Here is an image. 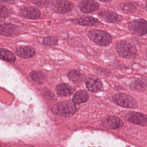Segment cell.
I'll use <instances>...</instances> for the list:
<instances>
[{
    "mask_svg": "<svg viewBox=\"0 0 147 147\" xmlns=\"http://www.w3.org/2000/svg\"><path fill=\"white\" fill-rule=\"evenodd\" d=\"M116 50L119 56L127 59L134 58L137 52L134 45L125 40H121L117 42Z\"/></svg>",
    "mask_w": 147,
    "mask_h": 147,
    "instance_id": "obj_1",
    "label": "cell"
},
{
    "mask_svg": "<svg viewBox=\"0 0 147 147\" xmlns=\"http://www.w3.org/2000/svg\"><path fill=\"white\" fill-rule=\"evenodd\" d=\"M76 107L75 103L70 101H63L60 102L53 107V112L60 117H68L75 113Z\"/></svg>",
    "mask_w": 147,
    "mask_h": 147,
    "instance_id": "obj_2",
    "label": "cell"
},
{
    "mask_svg": "<svg viewBox=\"0 0 147 147\" xmlns=\"http://www.w3.org/2000/svg\"><path fill=\"white\" fill-rule=\"evenodd\" d=\"M88 37L92 41L100 46H107L112 41L111 35L101 30H91L88 33Z\"/></svg>",
    "mask_w": 147,
    "mask_h": 147,
    "instance_id": "obj_3",
    "label": "cell"
},
{
    "mask_svg": "<svg viewBox=\"0 0 147 147\" xmlns=\"http://www.w3.org/2000/svg\"><path fill=\"white\" fill-rule=\"evenodd\" d=\"M113 101L117 105L125 108L134 109L137 107L136 100L130 95L125 93H118L113 95Z\"/></svg>",
    "mask_w": 147,
    "mask_h": 147,
    "instance_id": "obj_4",
    "label": "cell"
},
{
    "mask_svg": "<svg viewBox=\"0 0 147 147\" xmlns=\"http://www.w3.org/2000/svg\"><path fill=\"white\" fill-rule=\"evenodd\" d=\"M129 30L137 36L147 34V21L144 19L134 20L128 24Z\"/></svg>",
    "mask_w": 147,
    "mask_h": 147,
    "instance_id": "obj_5",
    "label": "cell"
},
{
    "mask_svg": "<svg viewBox=\"0 0 147 147\" xmlns=\"http://www.w3.org/2000/svg\"><path fill=\"white\" fill-rule=\"evenodd\" d=\"M126 119L133 124L140 126H147V117L141 113L129 112L125 115Z\"/></svg>",
    "mask_w": 147,
    "mask_h": 147,
    "instance_id": "obj_6",
    "label": "cell"
},
{
    "mask_svg": "<svg viewBox=\"0 0 147 147\" xmlns=\"http://www.w3.org/2000/svg\"><path fill=\"white\" fill-rule=\"evenodd\" d=\"M72 4L67 0H55L53 1L51 8L56 13H66L72 9Z\"/></svg>",
    "mask_w": 147,
    "mask_h": 147,
    "instance_id": "obj_7",
    "label": "cell"
},
{
    "mask_svg": "<svg viewBox=\"0 0 147 147\" xmlns=\"http://www.w3.org/2000/svg\"><path fill=\"white\" fill-rule=\"evenodd\" d=\"M87 88L90 91L96 92L103 90V85L100 80L95 75H89L85 81Z\"/></svg>",
    "mask_w": 147,
    "mask_h": 147,
    "instance_id": "obj_8",
    "label": "cell"
},
{
    "mask_svg": "<svg viewBox=\"0 0 147 147\" xmlns=\"http://www.w3.org/2000/svg\"><path fill=\"white\" fill-rule=\"evenodd\" d=\"M99 3L94 0H83L79 5V9L84 13H90L99 9Z\"/></svg>",
    "mask_w": 147,
    "mask_h": 147,
    "instance_id": "obj_9",
    "label": "cell"
},
{
    "mask_svg": "<svg viewBox=\"0 0 147 147\" xmlns=\"http://www.w3.org/2000/svg\"><path fill=\"white\" fill-rule=\"evenodd\" d=\"M20 31V28L11 24H3L0 25V34L5 36L17 35Z\"/></svg>",
    "mask_w": 147,
    "mask_h": 147,
    "instance_id": "obj_10",
    "label": "cell"
},
{
    "mask_svg": "<svg viewBox=\"0 0 147 147\" xmlns=\"http://www.w3.org/2000/svg\"><path fill=\"white\" fill-rule=\"evenodd\" d=\"M40 14V11L34 7H25L20 10L21 16L26 19H38Z\"/></svg>",
    "mask_w": 147,
    "mask_h": 147,
    "instance_id": "obj_11",
    "label": "cell"
},
{
    "mask_svg": "<svg viewBox=\"0 0 147 147\" xmlns=\"http://www.w3.org/2000/svg\"><path fill=\"white\" fill-rule=\"evenodd\" d=\"M131 90L141 92L147 90V76H144L132 81L130 84Z\"/></svg>",
    "mask_w": 147,
    "mask_h": 147,
    "instance_id": "obj_12",
    "label": "cell"
},
{
    "mask_svg": "<svg viewBox=\"0 0 147 147\" xmlns=\"http://www.w3.org/2000/svg\"><path fill=\"white\" fill-rule=\"evenodd\" d=\"M98 16L101 20L108 23H115L119 20V17L117 13L109 10L99 13Z\"/></svg>",
    "mask_w": 147,
    "mask_h": 147,
    "instance_id": "obj_13",
    "label": "cell"
},
{
    "mask_svg": "<svg viewBox=\"0 0 147 147\" xmlns=\"http://www.w3.org/2000/svg\"><path fill=\"white\" fill-rule=\"evenodd\" d=\"M16 53L22 58H30L35 55L36 52L30 46H20L16 48Z\"/></svg>",
    "mask_w": 147,
    "mask_h": 147,
    "instance_id": "obj_14",
    "label": "cell"
},
{
    "mask_svg": "<svg viewBox=\"0 0 147 147\" xmlns=\"http://www.w3.org/2000/svg\"><path fill=\"white\" fill-rule=\"evenodd\" d=\"M72 21L78 25L82 26H93L98 22V20L92 17H81L72 20Z\"/></svg>",
    "mask_w": 147,
    "mask_h": 147,
    "instance_id": "obj_15",
    "label": "cell"
},
{
    "mask_svg": "<svg viewBox=\"0 0 147 147\" xmlns=\"http://www.w3.org/2000/svg\"><path fill=\"white\" fill-rule=\"evenodd\" d=\"M56 91L59 95L65 96L72 94L73 89L72 87L65 83H60L56 87Z\"/></svg>",
    "mask_w": 147,
    "mask_h": 147,
    "instance_id": "obj_16",
    "label": "cell"
},
{
    "mask_svg": "<svg viewBox=\"0 0 147 147\" xmlns=\"http://www.w3.org/2000/svg\"><path fill=\"white\" fill-rule=\"evenodd\" d=\"M106 124L112 129H117L123 126L122 121L117 117L110 116L106 119Z\"/></svg>",
    "mask_w": 147,
    "mask_h": 147,
    "instance_id": "obj_17",
    "label": "cell"
},
{
    "mask_svg": "<svg viewBox=\"0 0 147 147\" xmlns=\"http://www.w3.org/2000/svg\"><path fill=\"white\" fill-rule=\"evenodd\" d=\"M88 93L84 90H80L76 92L73 96V102L76 104L84 103L88 99Z\"/></svg>",
    "mask_w": 147,
    "mask_h": 147,
    "instance_id": "obj_18",
    "label": "cell"
},
{
    "mask_svg": "<svg viewBox=\"0 0 147 147\" xmlns=\"http://www.w3.org/2000/svg\"><path fill=\"white\" fill-rule=\"evenodd\" d=\"M68 78L74 83L81 82L84 79V75L83 74L78 70L73 69L68 72Z\"/></svg>",
    "mask_w": 147,
    "mask_h": 147,
    "instance_id": "obj_19",
    "label": "cell"
},
{
    "mask_svg": "<svg viewBox=\"0 0 147 147\" xmlns=\"http://www.w3.org/2000/svg\"><path fill=\"white\" fill-rule=\"evenodd\" d=\"M0 59L9 62H14L16 61L14 55L5 48H0Z\"/></svg>",
    "mask_w": 147,
    "mask_h": 147,
    "instance_id": "obj_20",
    "label": "cell"
},
{
    "mask_svg": "<svg viewBox=\"0 0 147 147\" xmlns=\"http://www.w3.org/2000/svg\"><path fill=\"white\" fill-rule=\"evenodd\" d=\"M31 79L35 82L41 84L44 83L45 80V75L41 72L32 71L29 74Z\"/></svg>",
    "mask_w": 147,
    "mask_h": 147,
    "instance_id": "obj_21",
    "label": "cell"
},
{
    "mask_svg": "<svg viewBox=\"0 0 147 147\" xmlns=\"http://www.w3.org/2000/svg\"><path fill=\"white\" fill-rule=\"evenodd\" d=\"M57 39L54 37H47L43 39V44L47 46H52L57 44Z\"/></svg>",
    "mask_w": 147,
    "mask_h": 147,
    "instance_id": "obj_22",
    "label": "cell"
},
{
    "mask_svg": "<svg viewBox=\"0 0 147 147\" xmlns=\"http://www.w3.org/2000/svg\"><path fill=\"white\" fill-rule=\"evenodd\" d=\"M134 7L135 6L133 5V4L131 3H123L121 6V8L123 11H128V12L133 11L134 9Z\"/></svg>",
    "mask_w": 147,
    "mask_h": 147,
    "instance_id": "obj_23",
    "label": "cell"
},
{
    "mask_svg": "<svg viewBox=\"0 0 147 147\" xmlns=\"http://www.w3.org/2000/svg\"><path fill=\"white\" fill-rule=\"evenodd\" d=\"M8 14H9L8 9L6 7L0 5V17L1 18L6 17L7 16Z\"/></svg>",
    "mask_w": 147,
    "mask_h": 147,
    "instance_id": "obj_24",
    "label": "cell"
},
{
    "mask_svg": "<svg viewBox=\"0 0 147 147\" xmlns=\"http://www.w3.org/2000/svg\"><path fill=\"white\" fill-rule=\"evenodd\" d=\"M14 0H0V2H7V3H10V2H11L12 1H13Z\"/></svg>",
    "mask_w": 147,
    "mask_h": 147,
    "instance_id": "obj_25",
    "label": "cell"
},
{
    "mask_svg": "<svg viewBox=\"0 0 147 147\" xmlns=\"http://www.w3.org/2000/svg\"><path fill=\"white\" fill-rule=\"evenodd\" d=\"M100 1H102V2H110L112 0H99Z\"/></svg>",
    "mask_w": 147,
    "mask_h": 147,
    "instance_id": "obj_26",
    "label": "cell"
},
{
    "mask_svg": "<svg viewBox=\"0 0 147 147\" xmlns=\"http://www.w3.org/2000/svg\"><path fill=\"white\" fill-rule=\"evenodd\" d=\"M145 8H146V10H147V0L145 2Z\"/></svg>",
    "mask_w": 147,
    "mask_h": 147,
    "instance_id": "obj_27",
    "label": "cell"
},
{
    "mask_svg": "<svg viewBox=\"0 0 147 147\" xmlns=\"http://www.w3.org/2000/svg\"><path fill=\"white\" fill-rule=\"evenodd\" d=\"M146 57H147V49H146Z\"/></svg>",
    "mask_w": 147,
    "mask_h": 147,
    "instance_id": "obj_28",
    "label": "cell"
},
{
    "mask_svg": "<svg viewBox=\"0 0 147 147\" xmlns=\"http://www.w3.org/2000/svg\"><path fill=\"white\" fill-rule=\"evenodd\" d=\"M0 147H1V146H0Z\"/></svg>",
    "mask_w": 147,
    "mask_h": 147,
    "instance_id": "obj_29",
    "label": "cell"
},
{
    "mask_svg": "<svg viewBox=\"0 0 147 147\" xmlns=\"http://www.w3.org/2000/svg\"><path fill=\"white\" fill-rule=\"evenodd\" d=\"M31 1H33V0H31Z\"/></svg>",
    "mask_w": 147,
    "mask_h": 147,
    "instance_id": "obj_30",
    "label": "cell"
}]
</instances>
